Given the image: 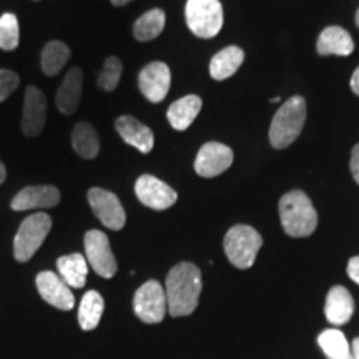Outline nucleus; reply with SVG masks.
Returning <instances> with one entry per match:
<instances>
[{"mask_svg":"<svg viewBox=\"0 0 359 359\" xmlns=\"http://www.w3.org/2000/svg\"><path fill=\"white\" fill-rule=\"evenodd\" d=\"M17 87H19V75L11 70H0V102L11 97Z\"/></svg>","mask_w":359,"mask_h":359,"instance_id":"c756f323","label":"nucleus"},{"mask_svg":"<svg viewBox=\"0 0 359 359\" xmlns=\"http://www.w3.org/2000/svg\"><path fill=\"white\" fill-rule=\"evenodd\" d=\"M316 50L320 55H351L354 42L346 30L341 27H326L318 39Z\"/></svg>","mask_w":359,"mask_h":359,"instance_id":"6ab92c4d","label":"nucleus"},{"mask_svg":"<svg viewBox=\"0 0 359 359\" xmlns=\"http://www.w3.org/2000/svg\"><path fill=\"white\" fill-rule=\"evenodd\" d=\"M52 230V218L47 213H34L22 222L15 240H13V255L20 263L29 262Z\"/></svg>","mask_w":359,"mask_h":359,"instance_id":"39448f33","label":"nucleus"},{"mask_svg":"<svg viewBox=\"0 0 359 359\" xmlns=\"http://www.w3.org/2000/svg\"><path fill=\"white\" fill-rule=\"evenodd\" d=\"M72 145L79 156L85 160H93L100 151V138L92 125L82 122L75 125L74 133H72Z\"/></svg>","mask_w":359,"mask_h":359,"instance_id":"5701e85b","label":"nucleus"},{"mask_svg":"<svg viewBox=\"0 0 359 359\" xmlns=\"http://www.w3.org/2000/svg\"><path fill=\"white\" fill-rule=\"evenodd\" d=\"M185 17L188 29L200 39L215 37L223 27V7L219 0H188Z\"/></svg>","mask_w":359,"mask_h":359,"instance_id":"423d86ee","label":"nucleus"},{"mask_svg":"<svg viewBox=\"0 0 359 359\" xmlns=\"http://www.w3.org/2000/svg\"><path fill=\"white\" fill-rule=\"evenodd\" d=\"M304 120H306V102L299 95L291 97L273 116L271 128H269L271 145L278 150L290 147L302 133Z\"/></svg>","mask_w":359,"mask_h":359,"instance_id":"7ed1b4c3","label":"nucleus"},{"mask_svg":"<svg viewBox=\"0 0 359 359\" xmlns=\"http://www.w3.org/2000/svg\"><path fill=\"white\" fill-rule=\"evenodd\" d=\"M271 102H273V103H276V102H281V98H280V97H273V98H271Z\"/></svg>","mask_w":359,"mask_h":359,"instance_id":"e433bc0d","label":"nucleus"},{"mask_svg":"<svg viewBox=\"0 0 359 359\" xmlns=\"http://www.w3.org/2000/svg\"><path fill=\"white\" fill-rule=\"evenodd\" d=\"M165 29V12L161 8H154V11L143 13V15L135 22L133 35L140 42H148L154 40L163 32Z\"/></svg>","mask_w":359,"mask_h":359,"instance_id":"393cba45","label":"nucleus"},{"mask_svg":"<svg viewBox=\"0 0 359 359\" xmlns=\"http://www.w3.org/2000/svg\"><path fill=\"white\" fill-rule=\"evenodd\" d=\"M351 88H353V92L356 93V95H359V67L356 70H354V74L351 77Z\"/></svg>","mask_w":359,"mask_h":359,"instance_id":"473e14b6","label":"nucleus"},{"mask_svg":"<svg viewBox=\"0 0 359 359\" xmlns=\"http://www.w3.org/2000/svg\"><path fill=\"white\" fill-rule=\"evenodd\" d=\"M70 58V48L64 42H48L43 47L42 52V70L45 75H57L58 72L64 69L67 60Z\"/></svg>","mask_w":359,"mask_h":359,"instance_id":"bb28decb","label":"nucleus"},{"mask_svg":"<svg viewBox=\"0 0 359 359\" xmlns=\"http://www.w3.org/2000/svg\"><path fill=\"white\" fill-rule=\"evenodd\" d=\"M7 177V172H6V167H4V163L0 161V183H4V180Z\"/></svg>","mask_w":359,"mask_h":359,"instance_id":"f704fd0d","label":"nucleus"},{"mask_svg":"<svg viewBox=\"0 0 359 359\" xmlns=\"http://www.w3.org/2000/svg\"><path fill=\"white\" fill-rule=\"evenodd\" d=\"M58 201H60V191L55 187L39 185L20 190L13 196L11 206L15 212H25L34 208H52Z\"/></svg>","mask_w":359,"mask_h":359,"instance_id":"2eb2a0df","label":"nucleus"},{"mask_svg":"<svg viewBox=\"0 0 359 359\" xmlns=\"http://www.w3.org/2000/svg\"><path fill=\"white\" fill-rule=\"evenodd\" d=\"M20 32L19 20L13 13H4L0 17V48L2 50H15L19 45Z\"/></svg>","mask_w":359,"mask_h":359,"instance_id":"cd10ccee","label":"nucleus"},{"mask_svg":"<svg viewBox=\"0 0 359 359\" xmlns=\"http://www.w3.org/2000/svg\"><path fill=\"white\" fill-rule=\"evenodd\" d=\"M82 83H83L82 70L70 69L69 74L65 75L60 88H58L57 97H55L57 109L60 110V114L72 115L77 111L80 105V97H82Z\"/></svg>","mask_w":359,"mask_h":359,"instance_id":"a211bd4d","label":"nucleus"},{"mask_svg":"<svg viewBox=\"0 0 359 359\" xmlns=\"http://www.w3.org/2000/svg\"><path fill=\"white\" fill-rule=\"evenodd\" d=\"M128 2H132V0H111V4L116 7H122V6H127Z\"/></svg>","mask_w":359,"mask_h":359,"instance_id":"c9c22d12","label":"nucleus"},{"mask_svg":"<svg viewBox=\"0 0 359 359\" xmlns=\"http://www.w3.org/2000/svg\"><path fill=\"white\" fill-rule=\"evenodd\" d=\"M318 344L327 359H353L351 346L339 330H326L318 338Z\"/></svg>","mask_w":359,"mask_h":359,"instance_id":"a878e982","label":"nucleus"},{"mask_svg":"<svg viewBox=\"0 0 359 359\" xmlns=\"http://www.w3.org/2000/svg\"><path fill=\"white\" fill-rule=\"evenodd\" d=\"M135 193H137V198L140 200V203L151 210H158V212L173 206L178 198L177 191L172 187H168L167 183H163L156 177H151V175H142L137 180Z\"/></svg>","mask_w":359,"mask_h":359,"instance_id":"9d476101","label":"nucleus"},{"mask_svg":"<svg viewBox=\"0 0 359 359\" xmlns=\"http://www.w3.org/2000/svg\"><path fill=\"white\" fill-rule=\"evenodd\" d=\"M133 309L135 314L148 325L163 321L165 314L168 311L167 294H165L163 286L155 280H150L145 285H142L135 293Z\"/></svg>","mask_w":359,"mask_h":359,"instance_id":"0eeeda50","label":"nucleus"},{"mask_svg":"<svg viewBox=\"0 0 359 359\" xmlns=\"http://www.w3.org/2000/svg\"><path fill=\"white\" fill-rule=\"evenodd\" d=\"M115 127L120 137L123 138V142L135 147L138 151H142V154H150V151L154 150V132H151L147 125L138 122L137 118H133V116L130 115H123L116 120Z\"/></svg>","mask_w":359,"mask_h":359,"instance_id":"dca6fc26","label":"nucleus"},{"mask_svg":"<svg viewBox=\"0 0 359 359\" xmlns=\"http://www.w3.org/2000/svg\"><path fill=\"white\" fill-rule=\"evenodd\" d=\"M201 293V273L196 264L178 263L170 269L165 294H167L168 313L175 318L187 316L198 306Z\"/></svg>","mask_w":359,"mask_h":359,"instance_id":"f257e3e1","label":"nucleus"},{"mask_svg":"<svg viewBox=\"0 0 359 359\" xmlns=\"http://www.w3.org/2000/svg\"><path fill=\"white\" fill-rule=\"evenodd\" d=\"M351 353H353V359H359V338H356V339L353 341Z\"/></svg>","mask_w":359,"mask_h":359,"instance_id":"72a5a7b5","label":"nucleus"},{"mask_svg":"<svg viewBox=\"0 0 359 359\" xmlns=\"http://www.w3.org/2000/svg\"><path fill=\"white\" fill-rule=\"evenodd\" d=\"M122 77V62L116 57H109L103 64L102 74L98 77V87L105 92H114Z\"/></svg>","mask_w":359,"mask_h":359,"instance_id":"c85d7f7f","label":"nucleus"},{"mask_svg":"<svg viewBox=\"0 0 359 359\" xmlns=\"http://www.w3.org/2000/svg\"><path fill=\"white\" fill-rule=\"evenodd\" d=\"M233 163V150L218 142H208L200 148L195 160V172L203 178H213L226 172Z\"/></svg>","mask_w":359,"mask_h":359,"instance_id":"9b49d317","label":"nucleus"},{"mask_svg":"<svg viewBox=\"0 0 359 359\" xmlns=\"http://www.w3.org/2000/svg\"><path fill=\"white\" fill-rule=\"evenodd\" d=\"M201 98L198 95H187L170 105L167 118L170 125L178 132H183L195 122L201 110Z\"/></svg>","mask_w":359,"mask_h":359,"instance_id":"aec40b11","label":"nucleus"},{"mask_svg":"<svg viewBox=\"0 0 359 359\" xmlns=\"http://www.w3.org/2000/svg\"><path fill=\"white\" fill-rule=\"evenodd\" d=\"M85 255L93 271L102 278H114L118 264L110 248L109 236L100 230H90L85 235Z\"/></svg>","mask_w":359,"mask_h":359,"instance_id":"6e6552de","label":"nucleus"},{"mask_svg":"<svg viewBox=\"0 0 359 359\" xmlns=\"http://www.w3.org/2000/svg\"><path fill=\"white\" fill-rule=\"evenodd\" d=\"M105 302L98 291H87L80 302L79 308V323L83 331H92L98 326L102 320Z\"/></svg>","mask_w":359,"mask_h":359,"instance_id":"b1692460","label":"nucleus"},{"mask_svg":"<svg viewBox=\"0 0 359 359\" xmlns=\"http://www.w3.org/2000/svg\"><path fill=\"white\" fill-rule=\"evenodd\" d=\"M356 25L359 27V8H358V12H356Z\"/></svg>","mask_w":359,"mask_h":359,"instance_id":"4c0bfd02","label":"nucleus"},{"mask_svg":"<svg viewBox=\"0 0 359 359\" xmlns=\"http://www.w3.org/2000/svg\"><path fill=\"white\" fill-rule=\"evenodd\" d=\"M172 83V72L163 62H151L140 72L138 87L143 97L151 103H160L168 95Z\"/></svg>","mask_w":359,"mask_h":359,"instance_id":"f8f14e48","label":"nucleus"},{"mask_svg":"<svg viewBox=\"0 0 359 359\" xmlns=\"http://www.w3.org/2000/svg\"><path fill=\"white\" fill-rule=\"evenodd\" d=\"M58 276L64 280L70 288H83L87 283L88 275V262L83 255L72 253L67 257H60L57 259Z\"/></svg>","mask_w":359,"mask_h":359,"instance_id":"412c9836","label":"nucleus"},{"mask_svg":"<svg viewBox=\"0 0 359 359\" xmlns=\"http://www.w3.org/2000/svg\"><path fill=\"white\" fill-rule=\"evenodd\" d=\"M263 245V238L255 228L248 224H235L224 235V253L233 266L246 269L253 266L259 248Z\"/></svg>","mask_w":359,"mask_h":359,"instance_id":"20e7f679","label":"nucleus"},{"mask_svg":"<svg viewBox=\"0 0 359 359\" xmlns=\"http://www.w3.org/2000/svg\"><path fill=\"white\" fill-rule=\"evenodd\" d=\"M354 313V299L343 286H333L326 296L325 314L333 326H343L351 320Z\"/></svg>","mask_w":359,"mask_h":359,"instance_id":"f3484780","label":"nucleus"},{"mask_svg":"<svg viewBox=\"0 0 359 359\" xmlns=\"http://www.w3.org/2000/svg\"><path fill=\"white\" fill-rule=\"evenodd\" d=\"M348 275L351 280L359 285V257H354L348 263Z\"/></svg>","mask_w":359,"mask_h":359,"instance_id":"2f4dec72","label":"nucleus"},{"mask_svg":"<svg viewBox=\"0 0 359 359\" xmlns=\"http://www.w3.org/2000/svg\"><path fill=\"white\" fill-rule=\"evenodd\" d=\"M245 60V53L240 47H231L223 48L210 62V75L215 80H226L231 75L236 74V70L240 69L241 64Z\"/></svg>","mask_w":359,"mask_h":359,"instance_id":"4be33fe9","label":"nucleus"},{"mask_svg":"<svg viewBox=\"0 0 359 359\" xmlns=\"http://www.w3.org/2000/svg\"><path fill=\"white\" fill-rule=\"evenodd\" d=\"M280 218L286 235L304 238L313 235L318 226V213L311 200L302 190L286 193L280 200Z\"/></svg>","mask_w":359,"mask_h":359,"instance_id":"f03ea898","label":"nucleus"},{"mask_svg":"<svg viewBox=\"0 0 359 359\" xmlns=\"http://www.w3.org/2000/svg\"><path fill=\"white\" fill-rule=\"evenodd\" d=\"M47 120V98L37 87L30 85L25 90L24 116H22V132L27 137H37L42 133Z\"/></svg>","mask_w":359,"mask_h":359,"instance_id":"4468645a","label":"nucleus"},{"mask_svg":"<svg viewBox=\"0 0 359 359\" xmlns=\"http://www.w3.org/2000/svg\"><path fill=\"white\" fill-rule=\"evenodd\" d=\"M37 290L42 298L52 306L69 311L75 306V298L72 288L60 276L52 271H42L37 275Z\"/></svg>","mask_w":359,"mask_h":359,"instance_id":"ddd939ff","label":"nucleus"},{"mask_svg":"<svg viewBox=\"0 0 359 359\" xmlns=\"http://www.w3.org/2000/svg\"><path fill=\"white\" fill-rule=\"evenodd\" d=\"M349 167H351V173H353V178L354 182L359 185V143L356 147L353 148L351 151V161H349Z\"/></svg>","mask_w":359,"mask_h":359,"instance_id":"7c9ffc66","label":"nucleus"},{"mask_svg":"<svg viewBox=\"0 0 359 359\" xmlns=\"http://www.w3.org/2000/svg\"><path fill=\"white\" fill-rule=\"evenodd\" d=\"M88 203L92 206L95 217L110 230H122L127 222V215L120 200L116 198L115 193L103 188H92L88 191Z\"/></svg>","mask_w":359,"mask_h":359,"instance_id":"1a4fd4ad","label":"nucleus"}]
</instances>
